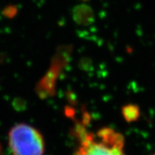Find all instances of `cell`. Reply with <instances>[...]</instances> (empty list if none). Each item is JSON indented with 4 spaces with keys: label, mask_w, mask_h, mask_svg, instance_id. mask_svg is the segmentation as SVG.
<instances>
[{
    "label": "cell",
    "mask_w": 155,
    "mask_h": 155,
    "mask_svg": "<svg viewBox=\"0 0 155 155\" xmlns=\"http://www.w3.org/2000/svg\"><path fill=\"white\" fill-rule=\"evenodd\" d=\"M73 155H126L124 136L113 128H103L96 133L84 132Z\"/></svg>",
    "instance_id": "obj_1"
},
{
    "label": "cell",
    "mask_w": 155,
    "mask_h": 155,
    "mask_svg": "<svg viewBox=\"0 0 155 155\" xmlns=\"http://www.w3.org/2000/svg\"><path fill=\"white\" fill-rule=\"evenodd\" d=\"M9 145L14 155H43L44 153L43 136L26 124H16L10 129Z\"/></svg>",
    "instance_id": "obj_2"
},
{
    "label": "cell",
    "mask_w": 155,
    "mask_h": 155,
    "mask_svg": "<svg viewBox=\"0 0 155 155\" xmlns=\"http://www.w3.org/2000/svg\"><path fill=\"white\" fill-rule=\"evenodd\" d=\"M153 155H155V153H154V154H153Z\"/></svg>",
    "instance_id": "obj_3"
}]
</instances>
